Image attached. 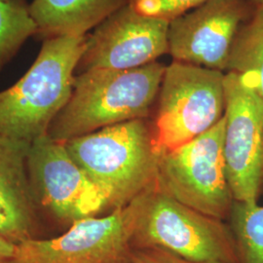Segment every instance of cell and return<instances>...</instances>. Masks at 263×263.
<instances>
[{
  "mask_svg": "<svg viewBox=\"0 0 263 263\" xmlns=\"http://www.w3.org/2000/svg\"><path fill=\"white\" fill-rule=\"evenodd\" d=\"M17 245L13 244L0 236V263H11L16 252Z\"/></svg>",
  "mask_w": 263,
  "mask_h": 263,
  "instance_id": "obj_19",
  "label": "cell"
},
{
  "mask_svg": "<svg viewBox=\"0 0 263 263\" xmlns=\"http://www.w3.org/2000/svg\"><path fill=\"white\" fill-rule=\"evenodd\" d=\"M206 1L208 0H131L130 4L140 14L170 22Z\"/></svg>",
  "mask_w": 263,
  "mask_h": 263,
  "instance_id": "obj_17",
  "label": "cell"
},
{
  "mask_svg": "<svg viewBox=\"0 0 263 263\" xmlns=\"http://www.w3.org/2000/svg\"><path fill=\"white\" fill-rule=\"evenodd\" d=\"M251 12L263 9V0H245Z\"/></svg>",
  "mask_w": 263,
  "mask_h": 263,
  "instance_id": "obj_20",
  "label": "cell"
},
{
  "mask_svg": "<svg viewBox=\"0 0 263 263\" xmlns=\"http://www.w3.org/2000/svg\"><path fill=\"white\" fill-rule=\"evenodd\" d=\"M226 71L243 76L263 99V9L252 12L238 29Z\"/></svg>",
  "mask_w": 263,
  "mask_h": 263,
  "instance_id": "obj_14",
  "label": "cell"
},
{
  "mask_svg": "<svg viewBox=\"0 0 263 263\" xmlns=\"http://www.w3.org/2000/svg\"><path fill=\"white\" fill-rule=\"evenodd\" d=\"M28 179L40 212L71 226L108 210L104 192L98 187L66 149L65 142L45 135L30 145Z\"/></svg>",
  "mask_w": 263,
  "mask_h": 263,
  "instance_id": "obj_8",
  "label": "cell"
},
{
  "mask_svg": "<svg viewBox=\"0 0 263 263\" xmlns=\"http://www.w3.org/2000/svg\"><path fill=\"white\" fill-rule=\"evenodd\" d=\"M229 219L239 263H263V206L234 201Z\"/></svg>",
  "mask_w": 263,
  "mask_h": 263,
  "instance_id": "obj_15",
  "label": "cell"
},
{
  "mask_svg": "<svg viewBox=\"0 0 263 263\" xmlns=\"http://www.w3.org/2000/svg\"><path fill=\"white\" fill-rule=\"evenodd\" d=\"M166 66L158 62L133 69H92L74 78L71 96L48 136L66 142L108 126L147 119Z\"/></svg>",
  "mask_w": 263,
  "mask_h": 263,
  "instance_id": "obj_1",
  "label": "cell"
},
{
  "mask_svg": "<svg viewBox=\"0 0 263 263\" xmlns=\"http://www.w3.org/2000/svg\"><path fill=\"white\" fill-rule=\"evenodd\" d=\"M251 13L245 0H208L170 21V55L223 72L237 31Z\"/></svg>",
  "mask_w": 263,
  "mask_h": 263,
  "instance_id": "obj_11",
  "label": "cell"
},
{
  "mask_svg": "<svg viewBox=\"0 0 263 263\" xmlns=\"http://www.w3.org/2000/svg\"><path fill=\"white\" fill-rule=\"evenodd\" d=\"M30 145L0 136V236L15 245L42 239L40 211L28 179Z\"/></svg>",
  "mask_w": 263,
  "mask_h": 263,
  "instance_id": "obj_12",
  "label": "cell"
},
{
  "mask_svg": "<svg viewBox=\"0 0 263 263\" xmlns=\"http://www.w3.org/2000/svg\"><path fill=\"white\" fill-rule=\"evenodd\" d=\"M139 197L107 216L74 221L56 238L17 245L11 263H134L132 238Z\"/></svg>",
  "mask_w": 263,
  "mask_h": 263,
  "instance_id": "obj_7",
  "label": "cell"
},
{
  "mask_svg": "<svg viewBox=\"0 0 263 263\" xmlns=\"http://www.w3.org/2000/svg\"><path fill=\"white\" fill-rule=\"evenodd\" d=\"M223 158L234 201L257 202L263 192V99L243 76H224Z\"/></svg>",
  "mask_w": 263,
  "mask_h": 263,
  "instance_id": "obj_9",
  "label": "cell"
},
{
  "mask_svg": "<svg viewBox=\"0 0 263 263\" xmlns=\"http://www.w3.org/2000/svg\"><path fill=\"white\" fill-rule=\"evenodd\" d=\"M170 22L140 14L130 2L87 35L76 70L133 69L157 62L169 53Z\"/></svg>",
  "mask_w": 263,
  "mask_h": 263,
  "instance_id": "obj_10",
  "label": "cell"
},
{
  "mask_svg": "<svg viewBox=\"0 0 263 263\" xmlns=\"http://www.w3.org/2000/svg\"><path fill=\"white\" fill-rule=\"evenodd\" d=\"M37 31L25 0H0V70Z\"/></svg>",
  "mask_w": 263,
  "mask_h": 263,
  "instance_id": "obj_16",
  "label": "cell"
},
{
  "mask_svg": "<svg viewBox=\"0 0 263 263\" xmlns=\"http://www.w3.org/2000/svg\"><path fill=\"white\" fill-rule=\"evenodd\" d=\"M87 35L48 38L19 81L0 92V136L32 143L47 135L73 89Z\"/></svg>",
  "mask_w": 263,
  "mask_h": 263,
  "instance_id": "obj_3",
  "label": "cell"
},
{
  "mask_svg": "<svg viewBox=\"0 0 263 263\" xmlns=\"http://www.w3.org/2000/svg\"><path fill=\"white\" fill-rule=\"evenodd\" d=\"M134 263H201L182 258L157 248L134 249Z\"/></svg>",
  "mask_w": 263,
  "mask_h": 263,
  "instance_id": "obj_18",
  "label": "cell"
},
{
  "mask_svg": "<svg viewBox=\"0 0 263 263\" xmlns=\"http://www.w3.org/2000/svg\"><path fill=\"white\" fill-rule=\"evenodd\" d=\"M224 116L193 141L160 156L156 188L206 216L229 217L234 199L223 158Z\"/></svg>",
  "mask_w": 263,
  "mask_h": 263,
  "instance_id": "obj_6",
  "label": "cell"
},
{
  "mask_svg": "<svg viewBox=\"0 0 263 263\" xmlns=\"http://www.w3.org/2000/svg\"><path fill=\"white\" fill-rule=\"evenodd\" d=\"M131 0H33L29 11L42 38L82 36Z\"/></svg>",
  "mask_w": 263,
  "mask_h": 263,
  "instance_id": "obj_13",
  "label": "cell"
},
{
  "mask_svg": "<svg viewBox=\"0 0 263 263\" xmlns=\"http://www.w3.org/2000/svg\"><path fill=\"white\" fill-rule=\"evenodd\" d=\"M224 76L176 61L166 66L152 123L160 156L193 141L223 117Z\"/></svg>",
  "mask_w": 263,
  "mask_h": 263,
  "instance_id": "obj_5",
  "label": "cell"
},
{
  "mask_svg": "<svg viewBox=\"0 0 263 263\" xmlns=\"http://www.w3.org/2000/svg\"><path fill=\"white\" fill-rule=\"evenodd\" d=\"M147 119L115 124L65 142L71 158L104 192L111 212L156 186L160 154Z\"/></svg>",
  "mask_w": 263,
  "mask_h": 263,
  "instance_id": "obj_2",
  "label": "cell"
},
{
  "mask_svg": "<svg viewBox=\"0 0 263 263\" xmlns=\"http://www.w3.org/2000/svg\"><path fill=\"white\" fill-rule=\"evenodd\" d=\"M133 249L157 248L194 262L239 263L229 224L151 188L139 197Z\"/></svg>",
  "mask_w": 263,
  "mask_h": 263,
  "instance_id": "obj_4",
  "label": "cell"
}]
</instances>
